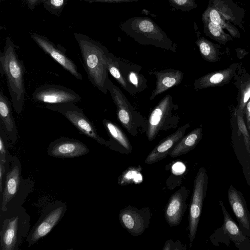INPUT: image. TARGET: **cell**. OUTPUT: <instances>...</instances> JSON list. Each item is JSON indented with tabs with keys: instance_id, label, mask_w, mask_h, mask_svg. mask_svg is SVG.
Masks as SVG:
<instances>
[{
	"instance_id": "6da1fadb",
	"label": "cell",
	"mask_w": 250,
	"mask_h": 250,
	"mask_svg": "<svg viewBox=\"0 0 250 250\" xmlns=\"http://www.w3.org/2000/svg\"><path fill=\"white\" fill-rule=\"evenodd\" d=\"M18 46L7 37L3 51L0 54V72L5 75L12 104L18 114L22 113L25 96V66L17 53Z\"/></svg>"
},
{
	"instance_id": "7a4b0ae2",
	"label": "cell",
	"mask_w": 250,
	"mask_h": 250,
	"mask_svg": "<svg viewBox=\"0 0 250 250\" xmlns=\"http://www.w3.org/2000/svg\"><path fill=\"white\" fill-rule=\"evenodd\" d=\"M74 36L80 47L89 81L102 93L106 94V84L109 78L106 58L109 50L87 35L75 32Z\"/></svg>"
},
{
	"instance_id": "3957f363",
	"label": "cell",
	"mask_w": 250,
	"mask_h": 250,
	"mask_svg": "<svg viewBox=\"0 0 250 250\" xmlns=\"http://www.w3.org/2000/svg\"><path fill=\"white\" fill-rule=\"evenodd\" d=\"M120 29L138 43L175 52L176 45L150 18L134 17L120 25Z\"/></svg>"
},
{
	"instance_id": "277c9868",
	"label": "cell",
	"mask_w": 250,
	"mask_h": 250,
	"mask_svg": "<svg viewBox=\"0 0 250 250\" xmlns=\"http://www.w3.org/2000/svg\"><path fill=\"white\" fill-rule=\"evenodd\" d=\"M179 106L172 97L167 94L155 105L147 119L146 136L149 141L154 140L160 132L177 128L180 120Z\"/></svg>"
},
{
	"instance_id": "5b68a950",
	"label": "cell",
	"mask_w": 250,
	"mask_h": 250,
	"mask_svg": "<svg viewBox=\"0 0 250 250\" xmlns=\"http://www.w3.org/2000/svg\"><path fill=\"white\" fill-rule=\"evenodd\" d=\"M106 86L116 107L117 117L122 125L133 136L146 133L147 119L135 110L121 90L109 78Z\"/></svg>"
},
{
	"instance_id": "8992f818",
	"label": "cell",
	"mask_w": 250,
	"mask_h": 250,
	"mask_svg": "<svg viewBox=\"0 0 250 250\" xmlns=\"http://www.w3.org/2000/svg\"><path fill=\"white\" fill-rule=\"evenodd\" d=\"M208 176L206 169L200 167L194 181L188 214V238L189 247L195 238L202 213L203 202L207 195Z\"/></svg>"
},
{
	"instance_id": "52a82bcc",
	"label": "cell",
	"mask_w": 250,
	"mask_h": 250,
	"mask_svg": "<svg viewBox=\"0 0 250 250\" xmlns=\"http://www.w3.org/2000/svg\"><path fill=\"white\" fill-rule=\"evenodd\" d=\"M45 107L64 116L82 133L91 138L102 145L108 146L107 141L101 137L93 123L84 114L82 109L74 103L46 104Z\"/></svg>"
},
{
	"instance_id": "ba28073f",
	"label": "cell",
	"mask_w": 250,
	"mask_h": 250,
	"mask_svg": "<svg viewBox=\"0 0 250 250\" xmlns=\"http://www.w3.org/2000/svg\"><path fill=\"white\" fill-rule=\"evenodd\" d=\"M66 210V204L61 202L52 203L46 207L27 236L28 246L33 245L47 235L60 222Z\"/></svg>"
},
{
	"instance_id": "9c48e42d",
	"label": "cell",
	"mask_w": 250,
	"mask_h": 250,
	"mask_svg": "<svg viewBox=\"0 0 250 250\" xmlns=\"http://www.w3.org/2000/svg\"><path fill=\"white\" fill-rule=\"evenodd\" d=\"M32 99L46 104L77 103L81 97L72 89L61 85L47 84L37 88L32 94Z\"/></svg>"
},
{
	"instance_id": "30bf717a",
	"label": "cell",
	"mask_w": 250,
	"mask_h": 250,
	"mask_svg": "<svg viewBox=\"0 0 250 250\" xmlns=\"http://www.w3.org/2000/svg\"><path fill=\"white\" fill-rule=\"evenodd\" d=\"M151 212L148 207L138 209L128 206L120 211L119 219L122 226L131 235L142 234L150 223Z\"/></svg>"
},
{
	"instance_id": "8fae6325",
	"label": "cell",
	"mask_w": 250,
	"mask_h": 250,
	"mask_svg": "<svg viewBox=\"0 0 250 250\" xmlns=\"http://www.w3.org/2000/svg\"><path fill=\"white\" fill-rule=\"evenodd\" d=\"M31 37L47 54L60 64L76 79L82 80V75L78 70L74 62L65 53V49L59 44L56 45L48 38L37 33H31Z\"/></svg>"
},
{
	"instance_id": "7c38bea8",
	"label": "cell",
	"mask_w": 250,
	"mask_h": 250,
	"mask_svg": "<svg viewBox=\"0 0 250 250\" xmlns=\"http://www.w3.org/2000/svg\"><path fill=\"white\" fill-rule=\"evenodd\" d=\"M47 152L51 157L67 158L84 155L89 152V149L79 140L62 136L50 144Z\"/></svg>"
},
{
	"instance_id": "4fadbf2b",
	"label": "cell",
	"mask_w": 250,
	"mask_h": 250,
	"mask_svg": "<svg viewBox=\"0 0 250 250\" xmlns=\"http://www.w3.org/2000/svg\"><path fill=\"white\" fill-rule=\"evenodd\" d=\"M188 190L184 186L170 197L165 210V219L170 227L179 225L187 208Z\"/></svg>"
},
{
	"instance_id": "5bb4252c",
	"label": "cell",
	"mask_w": 250,
	"mask_h": 250,
	"mask_svg": "<svg viewBox=\"0 0 250 250\" xmlns=\"http://www.w3.org/2000/svg\"><path fill=\"white\" fill-rule=\"evenodd\" d=\"M228 198L240 228L250 237V213L242 193L230 185L228 191Z\"/></svg>"
},
{
	"instance_id": "9a60e30c",
	"label": "cell",
	"mask_w": 250,
	"mask_h": 250,
	"mask_svg": "<svg viewBox=\"0 0 250 250\" xmlns=\"http://www.w3.org/2000/svg\"><path fill=\"white\" fill-rule=\"evenodd\" d=\"M219 204L223 215V223L221 228L223 232L239 250H250V237L243 232L233 220L221 200H219Z\"/></svg>"
},
{
	"instance_id": "2e32d148",
	"label": "cell",
	"mask_w": 250,
	"mask_h": 250,
	"mask_svg": "<svg viewBox=\"0 0 250 250\" xmlns=\"http://www.w3.org/2000/svg\"><path fill=\"white\" fill-rule=\"evenodd\" d=\"M189 127L190 124L187 123L162 140L147 155L145 161V163L151 165L166 158Z\"/></svg>"
},
{
	"instance_id": "e0dca14e",
	"label": "cell",
	"mask_w": 250,
	"mask_h": 250,
	"mask_svg": "<svg viewBox=\"0 0 250 250\" xmlns=\"http://www.w3.org/2000/svg\"><path fill=\"white\" fill-rule=\"evenodd\" d=\"M149 73L156 78V87L150 93L148 99L153 100L156 97L180 84L183 79V73L178 69H166L161 71H150Z\"/></svg>"
},
{
	"instance_id": "ac0fdd59",
	"label": "cell",
	"mask_w": 250,
	"mask_h": 250,
	"mask_svg": "<svg viewBox=\"0 0 250 250\" xmlns=\"http://www.w3.org/2000/svg\"><path fill=\"white\" fill-rule=\"evenodd\" d=\"M103 124L109 137L107 147L122 154L131 153L132 145L121 128L115 123L106 119L103 120Z\"/></svg>"
},
{
	"instance_id": "d6986e66",
	"label": "cell",
	"mask_w": 250,
	"mask_h": 250,
	"mask_svg": "<svg viewBox=\"0 0 250 250\" xmlns=\"http://www.w3.org/2000/svg\"><path fill=\"white\" fill-rule=\"evenodd\" d=\"M20 215L6 218L0 231V250H15L20 244Z\"/></svg>"
},
{
	"instance_id": "ffe728a7",
	"label": "cell",
	"mask_w": 250,
	"mask_h": 250,
	"mask_svg": "<svg viewBox=\"0 0 250 250\" xmlns=\"http://www.w3.org/2000/svg\"><path fill=\"white\" fill-rule=\"evenodd\" d=\"M118 62L121 72L131 88L134 96L147 87V80L140 73L142 69L141 66L128 63L119 58Z\"/></svg>"
},
{
	"instance_id": "44dd1931",
	"label": "cell",
	"mask_w": 250,
	"mask_h": 250,
	"mask_svg": "<svg viewBox=\"0 0 250 250\" xmlns=\"http://www.w3.org/2000/svg\"><path fill=\"white\" fill-rule=\"evenodd\" d=\"M0 125L6 131L9 139L13 143L16 142L18 130L13 117L11 104L8 99L0 91Z\"/></svg>"
},
{
	"instance_id": "7402d4cb",
	"label": "cell",
	"mask_w": 250,
	"mask_h": 250,
	"mask_svg": "<svg viewBox=\"0 0 250 250\" xmlns=\"http://www.w3.org/2000/svg\"><path fill=\"white\" fill-rule=\"evenodd\" d=\"M234 71V68L230 67L208 73L195 81L194 88L197 90L225 84L230 80Z\"/></svg>"
},
{
	"instance_id": "603a6c76",
	"label": "cell",
	"mask_w": 250,
	"mask_h": 250,
	"mask_svg": "<svg viewBox=\"0 0 250 250\" xmlns=\"http://www.w3.org/2000/svg\"><path fill=\"white\" fill-rule=\"evenodd\" d=\"M20 183V170L18 165H15L6 172L4 190L2 193L1 209L5 211L6 206L17 193Z\"/></svg>"
},
{
	"instance_id": "cb8c5ba5",
	"label": "cell",
	"mask_w": 250,
	"mask_h": 250,
	"mask_svg": "<svg viewBox=\"0 0 250 250\" xmlns=\"http://www.w3.org/2000/svg\"><path fill=\"white\" fill-rule=\"evenodd\" d=\"M202 130L201 127H198L184 135L170 151V156L178 157L193 150L202 138Z\"/></svg>"
},
{
	"instance_id": "d4e9b609",
	"label": "cell",
	"mask_w": 250,
	"mask_h": 250,
	"mask_svg": "<svg viewBox=\"0 0 250 250\" xmlns=\"http://www.w3.org/2000/svg\"><path fill=\"white\" fill-rule=\"evenodd\" d=\"M106 63L108 72L125 91L132 96H134L131 88L121 72L118 62V58L115 56L109 51L107 54Z\"/></svg>"
},
{
	"instance_id": "484cf974",
	"label": "cell",
	"mask_w": 250,
	"mask_h": 250,
	"mask_svg": "<svg viewBox=\"0 0 250 250\" xmlns=\"http://www.w3.org/2000/svg\"><path fill=\"white\" fill-rule=\"evenodd\" d=\"M140 166L129 167L125 169L118 178V184L121 186L139 184L143 181Z\"/></svg>"
},
{
	"instance_id": "4316f807",
	"label": "cell",
	"mask_w": 250,
	"mask_h": 250,
	"mask_svg": "<svg viewBox=\"0 0 250 250\" xmlns=\"http://www.w3.org/2000/svg\"><path fill=\"white\" fill-rule=\"evenodd\" d=\"M203 17L206 18L213 23L220 25L222 28L227 29L234 37L239 36L238 31L231 24L226 22L223 19L219 12L212 7H209L203 14Z\"/></svg>"
},
{
	"instance_id": "83f0119b",
	"label": "cell",
	"mask_w": 250,
	"mask_h": 250,
	"mask_svg": "<svg viewBox=\"0 0 250 250\" xmlns=\"http://www.w3.org/2000/svg\"><path fill=\"white\" fill-rule=\"evenodd\" d=\"M196 43L205 60L210 62L216 61L217 51L212 42L204 38H201L196 41Z\"/></svg>"
},
{
	"instance_id": "f1b7e54d",
	"label": "cell",
	"mask_w": 250,
	"mask_h": 250,
	"mask_svg": "<svg viewBox=\"0 0 250 250\" xmlns=\"http://www.w3.org/2000/svg\"><path fill=\"white\" fill-rule=\"evenodd\" d=\"M205 31L210 35L215 40L222 42L228 41V35L226 34L220 25L211 22L208 19L202 17Z\"/></svg>"
},
{
	"instance_id": "f546056e",
	"label": "cell",
	"mask_w": 250,
	"mask_h": 250,
	"mask_svg": "<svg viewBox=\"0 0 250 250\" xmlns=\"http://www.w3.org/2000/svg\"><path fill=\"white\" fill-rule=\"evenodd\" d=\"M67 2V0H45L43 5L49 13L56 16H59Z\"/></svg>"
},
{
	"instance_id": "4dcf8cb0",
	"label": "cell",
	"mask_w": 250,
	"mask_h": 250,
	"mask_svg": "<svg viewBox=\"0 0 250 250\" xmlns=\"http://www.w3.org/2000/svg\"><path fill=\"white\" fill-rule=\"evenodd\" d=\"M250 99V79L243 84L239 97L237 111L243 113L248 101Z\"/></svg>"
},
{
	"instance_id": "1f68e13d",
	"label": "cell",
	"mask_w": 250,
	"mask_h": 250,
	"mask_svg": "<svg viewBox=\"0 0 250 250\" xmlns=\"http://www.w3.org/2000/svg\"><path fill=\"white\" fill-rule=\"evenodd\" d=\"M171 6L182 12H189L197 7L195 0H168Z\"/></svg>"
},
{
	"instance_id": "d6a6232c",
	"label": "cell",
	"mask_w": 250,
	"mask_h": 250,
	"mask_svg": "<svg viewBox=\"0 0 250 250\" xmlns=\"http://www.w3.org/2000/svg\"><path fill=\"white\" fill-rule=\"evenodd\" d=\"M237 122L239 129L242 134L246 149L250 154V136L243 119V113L237 111Z\"/></svg>"
},
{
	"instance_id": "836d02e7",
	"label": "cell",
	"mask_w": 250,
	"mask_h": 250,
	"mask_svg": "<svg viewBox=\"0 0 250 250\" xmlns=\"http://www.w3.org/2000/svg\"><path fill=\"white\" fill-rule=\"evenodd\" d=\"M174 246L175 247V250H181L180 247L177 246L182 247L184 249H186V246L185 247V246H183L179 240L177 241L175 243H174V242L170 239L166 242L163 250H170L171 248V250H174Z\"/></svg>"
},
{
	"instance_id": "e575fe53",
	"label": "cell",
	"mask_w": 250,
	"mask_h": 250,
	"mask_svg": "<svg viewBox=\"0 0 250 250\" xmlns=\"http://www.w3.org/2000/svg\"><path fill=\"white\" fill-rule=\"evenodd\" d=\"M87 2L90 3L94 2L98 3H121V2H137L139 0H80Z\"/></svg>"
},
{
	"instance_id": "d590c367",
	"label": "cell",
	"mask_w": 250,
	"mask_h": 250,
	"mask_svg": "<svg viewBox=\"0 0 250 250\" xmlns=\"http://www.w3.org/2000/svg\"><path fill=\"white\" fill-rule=\"evenodd\" d=\"M45 0H24L29 9L33 10L39 4L43 3Z\"/></svg>"
},
{
	"instance_id": "8d00e7d4",
	"label": "cell",
	"mask_w": 250,
	"mask_h": 250,
	"mask_svg": "<svg viewBox=\"0 0 250 250\" xmlns=\"http://www.w3.org/2000/svg\"><path fill=\"white\" fill-rule=\"evenodd\" d=\"M5 162L0 160V192H2V180L5 172Z\"/></svg>"
},
{
	"instance_id": "74e56055",
	"label": "cell",
	"mask_w": 250,
	"mask_h": 250,
	"mask_svg": "<svg viewBox=\"0 0 250 250\" xmlns=\"http://www.w3.org/2000/svg\"><path fill=\"white\" fill-rule=\"evenodd\" d=\"M248 128L250 130V99L248 101L245 109Z\"/></svg>"
},
{
	"instance_id": "f35d334b",
	"label": "cell",
	"mask_w": 250,
	"mask_h": 250,
	"mask_svg": "<svg viewBox=\"0 0 250 250\" xmlns=\"http://www.w3.org/2000/svg\"><path fill=\"white\" fill-rule=\"evenodd\" d=\"M247 184L250 186V179H249L248 181H247Z\"/></svg>"
}]
</instances>
